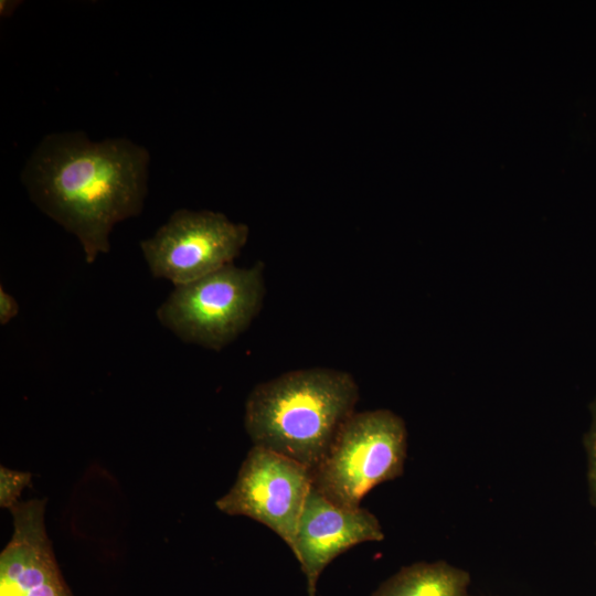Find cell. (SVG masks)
I'll return each mask as SVG.
<instances>
[{"label": "cell", "instance_id": "cell-5", "mask_svg": "<svg viewBox=\"0 0 596 596\" xmlns=\"http://www.w3.org/2000/svg\"><path fill=\"white\" fill-rule=\"evenodd\" d=\"M248 233L222 213L180 209L140 248L151 275L175 287L233 264Z\"/></svg>", "mask_w": 596, "mask_h": 596}, {"label": "cell", "instance_id": "cell-1", "mask_svg": "<svg viewBox=\"0 0 596 596\" xmlns=\"http://www.w3.org/2000/svg\"><path fill=\"white\" fill-rule=\"evenodd\" d=\"M149 153L126 138L92 141L82 131L45 136L21 180L31 200L79 242L85 260L109 252L118 222L140 214Z\"/></svg>", "mask_w": 596, "mask_h": 596}, {"label": "cell", "instance_id": "cell-6", "mask_svg": "<svg viewBox=\"0 0 596 596\" xmlns=\"http://www.w3.org/2000/svg\"><path fill=\"white\" fill-rule=\"evenodd\" d=\"M311 487L309 468L276 451L253 445L235 482L215 501V507L228 515L247 517L266 525L291 550Z\"/></svg>", "mask_w": 596, "mask_h": 596}, {"label": "cell", "instance_id": "cell-10", "mask_svg": "<svg viewBox=\"0 0 596 596\" xmlns=\"http://www.w3.org/2000/svg\"><path fill=\"white\" fill-rule=\"evenodd\" d=\"M32 473L0 466V505L11 510L17 503L25 487H29Z\"/></svg>", "mask_w": 596, "mask_h": 596}, {"label": "cell", "instance_id": "cell-9", "mask_svg": "<svg viewBox=\"0 0 596 596\" xmlns=\"http://www.w3.org/2000/svg\"><path fill=\"white\" fill-rule=\"evenodd\" d=\"M470 574L446 561L416 562L402 566L371 596H472Z\"/></svg>", "mask_w": 596, "mask_h": 596}, {"label": "cell", "instance_id": "cell-4", "mask_svg": "<svg viewBox=\"0 0 596 596\" xmlns=\"http://www.w3.org/2000/svg\"><path fill=\"white\" fill-rule=\"evenodd\" d=\"M264 296L262 263L248 268L230 264L175 286L157 318L182 341L220 351L249 327Z\"/></svg>", "mask_w": 596, "mask_h": 596}, {"label": "cell", "instance_id": "cell-12", "mask_svg": "<svg viewBox=\"0 0 596 596\" xmlns=\"http://www.w3.org/2000/svg\"><path fill=\"white\" fill-rule=\"evenodd\" d=\"M19 312V304L15 298L0 286V323L7 324Z\"/></svg>", "mask_w": 596, "mask_h": 596}, {"label": "cell", "instance_id": "cell-2", "mask_svg": "<svg viewBox=\"0 0 596 596\" xmlns=\"http://www.w3.org/2000/svg\"><path fill=\"white\" fill-rule=\"evenodd\" d=\"M358 401L359 385L349 372L294 370L252 390L245 402L244 427L253 445L312 470L355 412Z\"/></svg>", "mask_w": 596, "mask_h": 596}, {"label": "cell", "instance_id": "cell-11", "mask_svg": "<svg viewBox=\"0 0 596 596\" xmlns=\"http://www.w3.org/2000/svg\"><path fill=\"white\" fill-rule=\"evenodd\" d=\"M590 426L585 435V448L587 453V478L589 497L593 505L596 507V397L590 404Z\"/></svg>", "mask_w": 596, "mask_h": 596}, {"label": "cell", "instance_id": "cell-8", "mask_svg": "<svg viewBox=\"0 0 596 596\" xmlns=\"http://www.w3.org/2000/svg\"><path fill=\"white\" fill-rule=\"evenodd\" d=\"M46 499L11 510L13 532L0 553V596H74L62 576L45 529Z\"/></svg>", "mask_w": 596, "mask_h": 596}, {"label": "cell", "instance_id": "cell-3", "mask_svg": "<svg viewBox=\"0 0 596 596\" xmlns=\"http://www.w3.org/2000/svg\"><path fill=\"white\" fill-rule=\"evenodd\" d=\"M407 454V430L396 413L354 412L311 470L312 487L333 503L358 509L364 496L400 477Z\"/></svg>", "mask_w": 596, "mask_h": 596}, {"label": "cell", "instance_id": "cell-7", "mask_svg": "<svg viewBox=\"0 0 596 596\" xmlns=\"http://www.w3.org/2000/svg\"><path fill=\"white\" fill-rule=\"evenodd\" d=\"M382 540L384 532L372 512L338 505L311 487L291 549L305 575L307 595L316 596L321 573L337 556L356 544Z\"/></svg>", "mask_w": 596, "mask_h": 596}]
</instances>
